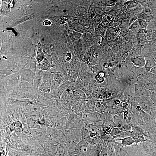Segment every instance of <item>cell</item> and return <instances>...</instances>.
Masks as SVG:
<instances>
[{
    "label": "cell",
    "mask_w": 156,
    "mask_h": 156,
    "mask_svg": "<svg viewBox=\"0 0 156 156\" xmlns=\"http://www.w3.org/2000/svg\"><path fill=\"white\" fill-rule=\"evenodd\" d=\"M144 13L152 14V11L150 8L148 7L145 8L144 9Z\"/></svg>",
    "instance_id": "cell-42"
},
{
    "label": "cell",
    "mask_w": 156,
    "mask_h": 156,
    "mask_svg": "<svg viewBox=\"0 0 156 156\" xmlns=\"http://www.w3.org/2000/svg\"><path fill=\"white\" fill-rule=\"evenodd\" d=\"M113 6H109L108 7L105 9V12H109L110 10H111L112 9V8L113 7Z\"/></svg>",
    "instance_id": "cell-47"
},
{
    "label": "cell",
    "mask_w": 156,
    "mask_h": 156,
    "mask_svg": "<svg viewBox=\"0 0 156 156\" xmlns=\"http://www.w3.org/2000/svg\"><path fill=\"white\" fill-rule=\"evenodd\" d=\"M151 100L152 106H153L156 104V93L152 91L151 97Z\"/></svg>",
    "instance_id": "cell-25"
},
{
    "label": "cell",
    "mask_w": 156,
    "mask_h": 156,
    "mask_svg": "<svg viewBox=\"0 0 156 156\" xmlns=\"http://www.w3.org/2000/svg\"><path fill=\"white\" fill-rule=\"evenodd\" d=\"M75 30L79 32H82L84 30V28L81 24H77L75 26Z\"/></svg>",
    "instance_id": "cell-32"
},
{
    "label": "cell",
    "mask_w": 156,
    "mask_h": 156,
    "mask_svg": "<svg viewBox=\"0 0 156 156\" xmlns=\"http://www.w3.org/2000/svg\"><path fill=\"white\" fill-rule=\"evenodd\" d=\"M52 73L46 71L44 74L43 75V81L44 83H51L52 80Z\"/></svg>",
    "instance_id": "cell-13"
},
{
    "label": "cell",
    "mask_w": 156,
    "mask_h": 156,
    "mask_svg": "<svg viewBox=\"0 0 156 156\" xmlns=\"http://www.w3.org/2000/svg\"><path fill=\"white\" fill-rule=\"evenodd\" d=\"M103 38L102 36H99L96 38V43L98 45H100L103 42Z\"/></svg>",
    "instance_id": "cell-33"
},
{
    "label": "cell",
    "mask_w": 156,
    "mask_h": 156,
    "mask_svg": "<svg viewBox=\"0 0 156 156\" xmlns=\"http://www.w3.org/2000/svg\"><path fill=\"white\" fill-rule=\"evenodd\" d=\"M151 42L156 44V29L153 31V34Z\"/></svg>",
    "instance_id": "cell-36"
},
{
    "label": "cell",
    "mask_w": 156,
    "mask_h": 156,
    "mask_svg": "<svg viewBox=\"0 0 156 156\" xmlns=\"http://www.w3.org/2000/svg\"><path fill=\"white\" fill-rule=\"evenodd\" d=\"M85 37L88 40H91L92 38V35L91 33L89 32H87L85 35Z\"/></svg>",
    "instance_id": "cell-44"
},
{
    "label": "cell",
    "mask_w": 156,
    "mask_h": 156,
    "mask_svg": "<svg viewBox=\"0 0 156 156\" xmlns=\"http://www.w3.org/2000/svg\"><path fill=\"white\" fill-rule=\"evenodd\" d=\"M139 105L143 111L150 114L153 106L151 101H138Z\"/></svg>",
    "instance_id": "cell-4"
},
{
    "label": "cell",
    "mask_w": 156,
    "mask_h": 156,
    "mask_svg": "<svg viewBox=\"0 0 156 156\" xmlns=\"http://www.w3.org/2000/svg\"><path fill=\"white\" fill-rule=\"evenodd\" d=\"M154 57H151L146 59V63L144 68L146 71L149 72L151 69L156 64L154 60Z\"/></svg>",
    "instance_id": "cell-9"
},
{
    "label": "cell",
    "mask_w": 156,
    "mask_h": 156,
    "mask_svg": "<svg viewBox=\"0 0 156 156\" xmlns=\"http://www.w3.org/2000/svg\"><path fill=\"white\" fill-rule=\"evenodd\" d=\"M58 146L57 145H51L45 147V152L48 156H56Z\"/></svg>",
    "instance_id": "cell-5"
},
{
    "label": "cell",
    "mask_w": 156,
    "mask_h": 156,
    "mask_svg": "<svg viewBox=\"0 0 156 156\" xmlns=\"http://www.w3.org/2000/svg\"><path fill=\"white\" fill-rule=\"evenodd\" d=\"M32 75L31 71L24 70L22 71V80L26 81H30L32 79Z\"/></svg>",
    "instance_id": "cell-7"
},
{
    "label": "cell",
    "mask_w": 156,
    "mask_h": 156,
    "mask_svg": "<svg viewBox=\"0 0 156 156\" xmlns=\"http://www.w3.org/2000/svg\"><path fill=\"white\" fill-rule=\"evenodd\" d=\"M26 123L32 129H40L41 126L37 122L31 118L27 119Z\"/></svg>",
    "instance_id": "cell-12"
},
{
    "label": "cell",
    "mask_w": 156,
    "mask_h": 156,
    "mask_svg": "<svg viewBox=\"0 0 156 156\" xmlns=\"http://www.w3.org/2000/svg\"><path fill=\"white\" fill-rule=\"evenodd\" d=\"M149 5L151 8H154L156 7V1H150L149 2Z\"/></svg>",
    "instance_id": "cell-41"
},
{
    "label": "cell",
    "mask_w": 156,
    "mask_h": 156,
    "mask_svg": "<svg viewBox=\"0 0 156 156\" xmlns=\"http://www.w3.org/2000/svg\"><path fill=\"white\" fill-rule=\"evenodd\" d=\"M79 23L81 25H85V24H86V22L85 20L83 18L79 20Z\"/></svg>",
    "instance_id": "cell-45"
},
{
    "label": "cell",
    "mask_w": 156,
    "mask_h": 156,
    "mask_svg": "<svg viewBox=\"0 0 156 156\" xmlns=\"http://www.w3.org/2000/svg\"><path fill=\"white\" fill-rule=\"evenodd\" d=\"M66 122V118H63L56 121L55 123V126L58 130H61L64 127Z\"/></svg>",
    "instance_id": "cell-11"
},
{
    "label": "cell",
    "mask_w": 156,
    "mask_h": 156,
    "mask_svg": "<svg viewBox=\"0 0 156 156\" xmlns=\"http://www.w3.org/2000/svg\"><path fill=\"white\" fill-rule=\"evenodd\" d=\"M153 34V30L151 29L147 30V32L146 35V39L148 42H151Z\"/></svg>",
    "instance_id": "cell-24"
},
{
    "label": "cell",
    "mask_w": 156,
    "mask_h": 156,
    "mask_svg": "<svg viewBox=\"0 0 156 156\" xmlns=\"http://www.w3.org/2000/svg\"><path fill=\"white\" fill-rule=\"evenodd\" d=\"M97 83H102L104 81V77L98 74L95 77Z\"/></svg>",
    "instance_id": "cell-29"
},
{
    "label": "cell",
    "mask_w": 156,
    "mask_h": 156,
    "mask_svg": "<svg viewBox=\"0 0 156 156\" xmlns=\"http://www.w3.org/2000/svg\"><path fill=\"white\" fill-rule=\"evenodd\" d=\"M98 29L102 36H104L106 31V28L105 26L103 24L100 23L98 26Z\"/></svg>",
    "instance_id": "cell-22"
},
{
    "label": "cell",
    "mask_w": 156,
    "mask_h": 156,
    "mask_svg": "<svg viewBox=\"0 0 156 156\" xmlns=\"http://www.w3.org/2000/svg\"><path fill=\"white\" fill-rule=\"evenodd\" d=\"M147 32V29H140L138 32V36L140 39L146 38Z\"/></svg>",
    "instance_id": "cell-21"
},
{
    "label": "cell",
    "mask_w": 156,
    "mask_h": 156,
    "mask_svg": "<svg viewBox=\"0 0 156 156\" xmlns=\"http://www.w3.org/2000/svg\"><path fill=\"white\" fill-rule=\"evenodd\" d=\"M154 60L156 64V56L154 57Z\"/></svg>",
    "instance_id": "cell-50"
},
{
    "label": "cell",
    "mask_w": 156,
    "mask_h": 156,
    "mask_svg": "<svg viewBox=\"0 0 156 156\" xmlns=\"http://www.w3.org/2000/svg\"><path fill=\"white\" fill-rule=\"evenodd\" d=\"M44 22L46 25H47V23L48 25H50L51 24V22L50 21H49L48 20H46L44 21Z\"/></svg>",
    "instance_id": "cell-49"
},
{
    "label": "cell",
    "mask_w": 156,
    "mask_h": 156,
    "mask_svg": "<svg viewBox=\"0 0 156 156\" xmlns=\"http://www.w3.org/2000/svg\"><path fill=\"white\" fill-rule=\"evenodd\" d=\"M130 61L134 66L139 68H143L145 66L146 59L143 56L138 55L131 58Z\"/></svg>",
    "instance_id": "cell-3"
},
{
    "label": "cell",
    "mask_w": 156,
    "mask_h": 156,
    "mask_svg": "<svg viewBox=\"0 0 156 156\" xmlns=\"http://www.w3.org/2000/svg\"><path fill=\"white\" fill-rule=\"evenodd\" d=\"M138 4L134 1H129L127 3V7L129 10H133L136 8L138 6Z\"/></svg>",
    "instance_id": "cell-20"
},
{
    "label": "cell",
    "mask_w": 156,
    "mask_h": 156,
    "mask_svg": "<svg viewBox=\"0 0 156 156\" xmlns=\"http://www.w3.org/2000/svg\"><path fill=\"white\" fill-rule=\"evenodd\" d=\"M130 33L128 30L126 28H124L121 31L120 35L122 37H125L128 34Z\"/></svg>",
    "instance_id": "cell-30"
},
{
    "label": "cell",
    "mask_w": 156,
    "mask_h": 156,
    "mask_svg": "<svg viewBox=\"0 0 156 156\" xmlns=\"http://www.w3.org/2000/svg\"><path fill=\"white\" fill-rule=\"evenodd\" d=\"M71 55L70 53H68L66 56V60L67 61H69L71 58Z\"/></svg>",
    "instance_id": "cell-48"
},
{
    "label": "cell",
    "mask_w": 156,
    "mask_h": 156,
    "mask_svg": "<svg viewBox=\"0 0 156 156\" xmlns=\"http://www.w3.org/2000/svg\"><path fill=\"white\" fill-rule=\"evenodd\" d=\"M51 88L52 90L55 92L57 89L60 84L57 83L54 80H53L51 82Z\"/></svg>",
    "instance_id": "cell-27"
},
{
    "label": "cell",
    "mask_w": 156,
    "mask_h": 156,
    "mask_svg": "<svg viewBox=\"0 0 156 156\" xmlns=\"http://www.w3.org/2000/svg\"><path fill=\"white\" fill-rule=\"evenodd\" d=\"M122 131L118 127H114L111 130V135L113 137H115L120 136L121 134Z\"/></svg>",
    "instance_id": "cell-17"
},
{
    "label": "cell",
    "mask_w": 156,
    "mask_h": 156,
    "mask_svg": "<svg viewBox=\"0 0 156 156\" xmlns=\"http://www.w3.org/2000/svg\"><path fill=\"white\" fill-rule=\"evenodd\" d=\"M136 17H134L131 18L129 20V25H130L132 23L137 20Z\"/></svg>",
    "instance_id": "cell-43"
},
{
    "label": "cell",
    "mask_w": 156,
    "mask_h": 156,
    "mask_svg": "<svg viewBox=\"0 0 156 156\" xmlns=\"http://www.w3.org/2000/svg\"><path fill=\"white\" fill-rule=\"evenodd\" d=\"M139 18L144 20L148 23L152 20L153 18V16L152 14H147L144 12L140 14Z\"/></svg>",
    "instance_id": "cell-16"
},
{
    "label": "cell",
    "mask_w": 156,
    "mask_h": 156,
    "mask_svg": "<svg viewBox=\"0 0 156 156\" xmlns=\"http://www.w3.org/2000/svg\"><path fill=\"white\" fill-rule=\"evenodd\" d=\"M128 29L132 32H138L141 28L137 20L130 25Z\"/></svg>",
    "instance_id": "cell-15"
},
{
    "label": "cell",
    "mask_w": 156,
    "mask_h": 156,
    "mask_svg": "<svg viewBox=\"0 0 156 156\" xmlns=\"http://www.w3.org/2000/svg\"><path fill=\"white\" fill-rule=\"evenodd\" d=\"M150 115L153 117H156V104L153 106Z\"/></svg>",
    "instance_id": "cell-35"
},
{
    "label": "cell",
    "mask_w": 156,
    "mask_h": 156,
    "mask_svg": "<svg viewBox=\"0 0 156 156\" xmlns=\"http://www.w3.org/2000/svg\"><path fill=\"white\" fill-rule=\"evenodd\" d=\"M95 11L97 15L100 16H102L104 14L103 11L101 9L98 7L95 8Z\"/></svg>",
    "instance_id": "cell-31"
},
{
    "label": "cell",
    "mask_w": 156,
    "mask_h": 156,
    "mask_svg": "<svg viewBox=\"0 0 156 156\" xmlns=\"http://www.w3.org/2000/svg\"><path fill=\"white\" fill-rule=\"evenodd\" d=\"M16 128L13 123H12L10 125L9 127V130L11 132H13L15 131Z\"/></svg>",
    "instance_id": "cell-39"
},
{
    "label": "cell",
    "mask_w": 156,
    "mask_h": 156,
    "mask_svg": "<svg viewBox=\"0 0 156 156\" xmlns=\"http://www.w3.org/2000/svg\"><path fill=\"white\" fill-rule=\"evenodd\" d=\"M156 56V52H155V57Z\"/></svg>",
    "instance_id": "cell-51"
},
{
    "label": "cell",
    "mask_w": 156,
    "mask_h": 156,
    "mask_svg": "<svg viewBox=\"0 0 156 156\" xmlns=\"http://www.w3.org/2000/svg\"><path fill=\"white\" fill-rule=\"evenodd\" d=\"M134 89L135 96L138 101H151L152 91L146 89L141 83L136 84Z\"/></svg>",
    "instance_id": "cell-2"
},
{
    "label": "cell",
    "mask_w": 156,
    "mask_h": 156,
    "mask_svg": "<svg viewBox=\"0 0 156 156\" xmlns=\"http://www.w3.org/2000/svg\"><path fill=\"white\" fill-rule=\"evenodd\" d=\"M16 128L21 129L23 130V124L20 121L17 120L12 123Z\"/></svg>",
    "instance_id": "cell-28"
},
{
    "label": "cell",
    "mask_w": 156,
    "mask_h": 156,
    "mask_svg": "<svg viewBox=\"0 0 156 156\" xmlns=\"http://www.w3.org/2000/svg\"><path fill=\"white\" fill-rule=\"evenodd\" d=\"M31 128L27 124H23V132L26 134H29L31 131Z\"/></svg>",
    "instance_id": "cell-26"
},
{
    "label": "cell",
    "mask_w": 156,
    "mask_h": 156,
    "mask_svg": "<svg viewBox=\"0 0 156 156\" xmlns=\"http://www.w3.org/2000/svg\"><path fill=\"white\" fill-rule=\"evenodd\" d=\"M67 152L66 149L62 145L58 146L56 156H65Z\"/></svg>",
    "instance_id": "cell-18"
},
{
    "label": "cell",
    "mask_w": 156,
    "mask_h": 156,
    "mask_svg": "<svg viewBox=\"0 0 156 156\" xmlns=\"http://www.w3.org/2000/svg\"><path fill=\"white\" fill-rule=\"evenodd\" d=\"M112 130L110 127L105 126L103 128V131L106 134H110Z\"/></svg>",
    "instance_id": "cell-34"
},
{
    "label": "cell",
    "mask_w": 156,
    "mask_h": 156,
    "mask_svg": "<svg viewBox=\"0 0 156 156\" xmlns=\"http://www.w3.org/2000/svg\"><path fill=\"white\" fill-rule=\"evenodd\" d=\"M79 12L80 15H84L86 14L87 13V10L84 8H81L79 9Z\"/></svg>",
    "instance_id": "cell-38"
},
{
    "label": "cell",
    "mask_w": 156,
    "mask_h": 156,
    "mask_svg": "<svg viewBox=\"0 0 156 156\" xmlns=\"http://www.w3.org/2000/svg\"><path fill=\"white\" fill-rule=\"evenodd\" d=\"M116 141H121L120 144L125 146H130L133 145L135 143L136 141L132 137L130 136H127L124 137L122 139L116 140Z\"/></svg>",
    "instance_id": "cell-6"
},
{
    "label": "cell",
    "mask_w": 156,
    "mask_h": 156,
    "mask_svg": "<svg viewBox=\"0 0 156 156\" xmlns=\"http://www.w3.org/2000/svg\"><path fill=\"white\" fill-rule=\"evenodd\" d=\"M113 146L116 156H136L139 150L137 146L134 145L125 146L117 143Z\"/></svg>",
    "instance_id": "cell-1"
},
{
    "label": "cell",
    "mask_w": 156,
    "mask_h": 156,
    "mask_svg": "<svg viewBox=\"0 0 156 156\" xmlns=\"http://www.w3.org/2000/svg\"><path fill=\"white\" fill-rule=\"evenodd\" d=\"M102 20V18L101 16H98L95 18V21L96 22L98 23H100L101 22Z\"/></svg>",
    "instance_id": "cell-46"
},
{
    "label": "cell",
    "mask_w": 156,
    "mask_h": 156,
    "mask_svg": "<svg viewBox=\"0 0 156 156\" xmlns=\"http://www.w3.org/2000/svg\"><path fill=\"white\" fill-rule=\"evenodd\" d=\"M41 129H32L30 132V135L35 139H38L42 138L44 136L43 131Z\"/></svg>",
    "instance_id": "cell-8"
},
{
    "label": "cell",
    "mask_w": 156,
    "mask_h": 156,
    "mask_svg": "<svg viewBox=\"0 0 156 156\" xmlns=\"http://www.w3.org/2000/svg\"><path fill=\"white\" fill-rule=\"evenodd\" d=\"M53 80L57 83L60 84L64 80V77L59 73H56L53 77Z\"/></svg>",
    "instance_id": "cell-19"
},
{
    "label": "cell",
    "mask_w": 156,
    "mask_h": 156,
    "mask_svg": "<svg viewBox=\"0 0 156 156\" xmlns=\"http://www.w3.org/2000/svg\"><path fill=\"white\" fill-rule=\"evenodd\" d=\"M149 72L156 76V65L151 69Z\"/></svg>",
    "instance_id": "cell-40"
},
{
    "label": "cell",
    "mask_w": 156,
    "mask_h": 156,
    "mask_svg": "<svg viewBox=\"0 0 156 156\" xmlns=\"http://www.w3.org/2000/svg\"><path fill=\"white\" fill-rule=\"evenodd\" d=\"M125 41L128 43H133L136 41L137 38L136 35L134 34L129 33L125 37Z\"/></svg>",
    "instance_id": "cell-14"
},
{
    "label": "cell",
    "mask_w": 156,
    "mask_h": 156,
    "mask_svg": "<svg viewBox=\"0 0 156 156\" xmlns=\"http://www.w3.org/2000/svg\"><path fill=\"white\" fill-rule=\"evenodd\" d=\"M141 29H146L147 26V23L144 20L139 18L137 19Z\"/></svg>",
    "instance_id": "cell-23"
},
{
    "label": "cell",
    "mask_w": 156,
    "mask_h": 156,
    "mask_svg": "<svg viewBox=\"0 0 156 156\" xmlns=\"http://www.w3.org/2000/svg\"><path fill=\"white\" fill-rule=\"evenodd\" d=\"M39 89L42 92L45 93H50L52 91L51 86L49 83H43L39 87Z\"/></svg>",
    "instance_id": "cell-10"
},
{
    "label": "cell",
    "mask_w": 156,
    "mask_h": 156,
    "mask_svg": "<svg viewBox=\"0 0 156 156\" xmlns=\"http://www.w3.org/2000/svg\"><path fill=\"white\" fill-rule=\"evenodd\" d=\"M146 38H143L140 39V44L143 46L146 45L148 42Z\"/></svg>",
    "instance_id": "cell-37"
}]
</instances>
